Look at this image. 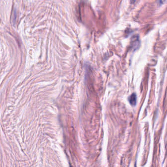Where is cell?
<instances>
[{"label":"cell","instance_id":"6da1fadb","mask_svg":"<svg viewBox=\"0 0 167 167\" xmlns=\"http://www.w3.org/2000/svg\"><path fill=\"white\" fill-rule=\"evenodd\" d=\"M128 101L130 103V105L132 106H135L136 104L137 101V96L136 95L135 93H133L130 96V97L128 98Z\"/></svg>","mask_w":167,"mask_h":167},{"label":"cell","instance_id":"7a4b0ae2","mask_svg":"<svg viewBox=\"0 0 167 167\" xmlns=\"http://www.w3.org/2000/svg\"><path fill=\"white\" fill-rule=\"evenodd\" d=\"M137 0H130V2L131 3H134Z\"/></svg>","mask_w":167,"mask_h":167}]
</instances>
